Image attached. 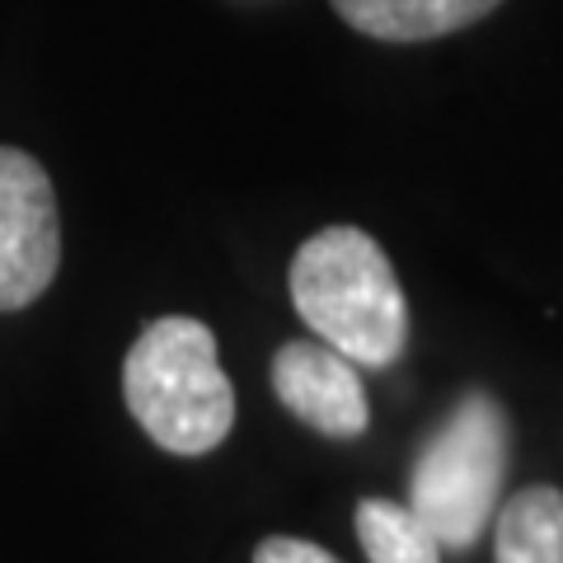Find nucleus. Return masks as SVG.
<instances>
[{
  "label": "nucleus",
  "mask_w": 563,
  "mask_h": 563,
  "mask_svg": "<svg viewBox=\"0 0 563 563\" xmlns=\"http://www.w3.org/2000/svg\"><path fill=\"white\" fill-rule=\"evenodd\" d=\"M291 306L310 333L366 372H385L409 343V301L395 263L362 225H324L291 258Z\"/></svg>",
  "instance_id": "nucleus-1"
},
{
  "label": "nucleus",
  "mask_w": 563,
  "mask_h": 563,
  "mask_svg": "<svg viewBox=\"0 0 563 563\" xmlns=\"http://www.w3.org/2000/svg\"><path fill=\"white\" fill-rule=\"evenodd\" d=\"M122 399L169 455H207L235 428V390L217 362V333L188 314H165L136 333L122 362Z\"/></svg>",
  "instance_id": "nucleus-2"
},
{
  "label": "nucleus",
  "mask_w": 563,
  "mask_h": 563,
  "mask_svg": "<svg viewBox=\"0 0 563 563\" xmlns=\"http://www.w3.org/2000/svg\"><path fill=\"white\" fill-rule=\"evenodd\" d=\"M512 428L503 404L470 390L422 442L409 474V507L437 536L442 550H470L488 531L503 498Z\"/></svg>",
  "instance_id": "nucleus-3"
},
{
  "label": "nucleus",
  "mask_w": 563,
  "mask_h": 563,
  "mask_svg": "<svg viewBox=\"0 0 563 563\" xmlns=\"http://www.w3.org/2000/svg\"><path fill=\"white\" fill-rule=\"evenodd\" d=\"M62 263V217L47 169L20 146H0V314L24 310Z\"/></svg>",
  "instance_id": "nucleus-4"
},
{
  "label": "nucleus",
  "mask_w": 563,
  "mask_h": 563,
  "mask_svg": "<svg viewBox=\"0 0 563 563\" xmlns=\"http://www.w3.org/2000/svg\"><path fill=\"white\" fill-rule=\"evenodd\" d=\"M273 395L282 399L287 413H296L320 437H333V442L362 437L366 422H372V404H366L357 366L347 357H339L333 347L310 343V339L277 347Z\"/></svg>",
  "instance_id": "nucleus-5"
},
{
  "label": "nucleus",
  "mask_w": 563,
  "mask_h": 563,
  "mask_svg": "<svg viewBox=\"0 0 563 563\" xmlns=\"http://www.w3.org/2000/svg\"><path fill=\"white\" fill-rule=\"evenodd\" d=\"M503 0H333V10L343 14L366 38L380 43H428L446 38L455 29L479 24Z\"/></svg>",
  "instance_id": "nucleus-6"
},
{
  "label": "nucleus",
  "mask_w": 563,
  "mask_h": 563,
  "mask_svg": "<svg viewBox=\"0 0 563 563\" xmlns=\"http://www.w3.org/2000/svg\"><path fill=\"white\" fill-rule=\"evenodd\" d=\"M493 563H563V493L531 484L493 512Z\"/></svg>",
  "instance_id": "nucleus-7"
},
{
  "label": "nucleus",
  "mask_w": 563,
  "mask_h": 563,
  "mask_svg": "<svg viewBox=\"0 0 563 563\" xmlns=\"http://www.w3.org/2000/svg\"><path fill=\"white\" fill-rule=\"evenodd\" d=\"M357 540L372 563H442V544L409 503H357Z\"/></svg>",
  "instance_id": "nucleus-8"
},
{
  "label": "nucleus",
  "mask_w": 563,
  "mask_h": 563,
  "mask_svg": "<svg viewBox=\"0 0 563 563\" xmlns=\"http://www.w3.org/2000/svg\"><path fill=\"white\" fill-rule=\"evenodd\" d=\"M254 563H339L329 550H320V544L310 540H296V536H268L254 550Z\"/></svg>",
  "instance_id": "nucleus-9"
}]
</instances>
